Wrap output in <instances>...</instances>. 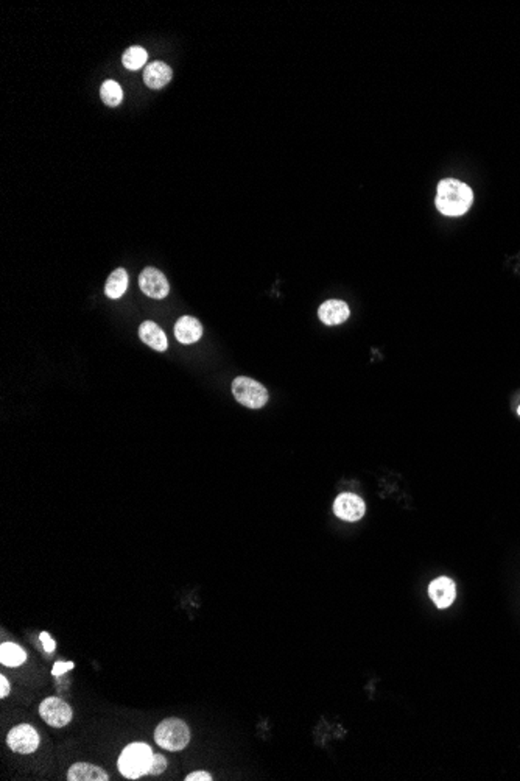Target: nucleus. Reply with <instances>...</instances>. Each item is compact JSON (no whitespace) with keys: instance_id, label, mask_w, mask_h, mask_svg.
<instances>
[{"instance_id":"obj_1","label":"nucleus","mask_w":520,"mask_h":781,"mask_svg":"<svg viewBox=\"0 0 520 781\" xmlns=\"http://www.w3.org/2000/svg\"><path fill=\"white\" fill-rule=\"evenodd\" d=\"M474 202L472 189L463 181L454 178L442 179L438 184L437 208L441 214L449 217L463 216L471 208Z\"/></svg>"},{"instance_id":"obj_2","label":"nucleus","mask_w":520,"mask_h":781,"mask_svg":"<svg viewBox=\"0 0 520 781\" xmlns=\"http://www.w3.org/2000/svg\"><path fill=\"white\" fill-rule=\"evenodd\" d=\"M153 750L145 742H133L123 749L121 758H118V770L121 774L130 780H136L142 775L150 774Z\"/></svg>"},{"instance_id":"obj_3","label":"nucleus","mask_w":520,"mask_h":781,"mask_svg":"<svg viewBox=\"0 0 520 781\" xmlns=\"http://www.w3.org/2000/svg\"><path fill=\"white\" fill-rule=\"evenodd\" d=\"M155 741L159 747L170 750V752H180L187 747V744L190 741V730L184 720L170 717L162 720V722L156 727L155 730Z\"/></svg>"},{"instance_id":"obj_4","label":"nucleus","mask_w":520,"mask_h":781,"mask_svg":"<svg viewBox=\"0 0 520 781\" xmlns=\"http://www.w3.org/2000/svg\"><path fill=\"white\" fill-rule=\"evenodd\" d=\"M233 394L242 406L262 409L268 402V390L258 381L246 376H238L233 382Z\"/></svg>"},{"instance_id":"obj_5","label":"nucleus","mask_w":520,"mask_h":781,"mask_svg":"<svg viewBox=\"0 0 520 781\" xmlns=\"http://www.w3.org/2000/svg\"><path fill=\"white\" fill-rule=\"evenodd\" d=\"M39 715L42 720L50 727L63 728L72 720V708L59 697H47L39 705Z\"/></svg>"},{"instance_id":"obj_6","label":"nucleus","mask_w":520,"mask_h":781,"mask_svg":"<svg viewBox=\"0 0 520 781\" xmlns=\"http://www.w3.org/2000/svg\"><path fill=\"white\" fill-rule=\"evenodd\" d=\"M6 742L13 752L29 755L38 749L39 735L31 725L22 724L11 728L6 736Z\"/></svg>"},{"instance_id":"obj_7","label":"nucleus","mask_w":520,"mask_h":781,"mask_svg":"<svg viewBox=\"0 0 520 781\" xmlns=\"http://www.w3.org/2000/svg\"><path fill=\"white\" fill-rule=\"evenodd\" d=\"M139 286L145 295L155 299L165 298L170 292L165 274L155 267H147L141 273Z\"/></svg>"},{"instance_id":"obj_8","label":"nucleus","mask_w":520,"mask_h":781,"mask_svg":"<svg viewBox=\"0 0 520 781\" xmlns=\"http://www.w3.org/2000/svg\"><path fill=\"white\" fill-rule=\"evenodd\" d=\"M366 505L360 496L354 493H341L334 502V512L343 521H359L363 518Z\"/></svg>"},{"instance_id":"obj_9","label":"nucleus","mask_w":520,"mask_h":781,"mask_svg":"<svg viewBox=\"0 0 520 781\" xmlns=\"http://www.w3.org/2000/svg\"><path fill=\"white\" fill-rule=\"evenodd\" d=\"M429 596L438 608H447L457 597V585L449 577H439L433 580L429 587Z\"/></svg>"},{"instance_id":"obj_10","label":"nucleus","mask_w":520,"mask_h":781,"mask_svg":"<svg viewBox=\"0 0 520 781\" xmlns=\"http://www.w3.org/2000/svg\"><path fill=\"white\" fill-rule=\"evenodd\" d=\"M349 306L345 302L340 299H329V302L322 303L318 309L320 320L327 326H337L345 323L349 319Z\"/></svg>"},{"instance_id":"obj_11","label":"nucleus","mask_w":520,"mask_h":781,"mask_svg":"<svg viewBox=\"0 0 520 781\" xmlns=\"http://www.w3.org/2000/svg\"><path fill=\"white\" fill-rule=\"evenodd\" d=\"M203 336V326L201 323L190 315H184L175 324V337L178 342L184 343V345H190V343L198 342Z\"/></svg>"},{"instance_id":"obj_12","label":"nucleus","mask_w":520,"mask_h":781,"mask_svg":"<svg viewBox=\"0 0 520 781\" xmlns=\"http://www.w3.org/2000/svg\"><path fill=\"white\" fill-rule=\"evenodd\" d=\"M173 72L172 67H168L162 61H153L150 63L143 71V81L150 89H160L172 80Z\"/></svg>"},{"instance_id":"obj_13","label":"nucleus","mask_w":520,"mask_h":781,"mask_svg":"<svg viewBox=\"0 0 520 781\" xmlns=\"http://www.w3.org/2000/svg\"><path fill=\"white\" fill-rule=\"evenodd\" d=\"M139 337L145 345L159 351V353H164V351L168 348V340H167L165 332L162 331L155 322H143L139 328Z\"/></svg>"},{"instance_id":"obj_14","label":"nucleus","mask_w":520,"mask_h":781,"mask_svg":"<svg viewBox=\"0 0 520 781\" xmlns=\"http://www.w3.org/2000/svg\"><path fill=\"white\" fill-rule=\"evenodd\" d=\"M67 780L69 781H108L109 777L106 772L93 765H88V762H76L69 772H67Z\"/></svg>"},{"instance_id":"obj_15","label":"nucleus","mask_w":520,"mask_h":781,"mask_svg":"<svg viewBox=\"0 0 520 781\" xmlns=\"http://www.w3.org/2000/svg\"><path fill=\"white\" fill-rule=\"evenodd\" d=\"M128 289V273L125 269H117L109 274L105 286V294L111 299L121 298Z\"/></svg>"},{"instance_id":"obj_16","label":"nucleus","mask_w":520,"mask_h":781,"mask_svg":"<svg viewBox=\"0 0 520 781\" xmlns=\"http://www.w3.org/2000/svg\"><path fill=\"white\" fill-rule=\"evenodd\" d=\"M25 660H27V654H25L22 647L14 645V642H4V645L0 646V663H2L4 666H8V667L21 666Z\"/></svg>"},{"instance_id":"obj_17","label":"nucleus","mask_w":520,"mask_h":781,"mask_svg":"<svg viewBox=\"0 0 520 781\" xmlns=\"http://www.w3.org/2000/svg\"><path fill=\"white\" fill-rule=\"evenodd\" d=\"M100 96L106 106H113V108L118 106L123 100L122 86L114 80H106L103 84H101Z\"/></svg>"},{"instance_id":"obj_18","label":"nucleus","mask_w":520,"mask_h":781,"mask_svg":"<svg viewBox=\"0 0 520 781\" xmlns=\"http://www.w3.org/2000/svg\"><path fill=\"white\" fill-rule=\"evenodd\" d=\"M147 59H148L147 50L139 46H133L130 49H126V51L122 56V63L126 69H130V71H138V69L147 64Z\"/></svg>"},{"instance_id":"obj_19","label":"nucleus","mask_w":520,"mask_h":781,"mask_svg":"<svg viewBox=\"0 0 520 781\" xmlns=\"http://www.w3.org/2000/svg\"><path fill=\"white\" fill-rule=\"evenodd\" d=\"M165 769H167V760H165V757H162V755H159V753L153 755V761H151V767H150V775H160L162 772H164Z\"/></svg>"},{"instance_id":"obj_20","label":"nucleus","mask_w":520,"mask_h":781,"mask_svg":"<svg viewBox=\"0 0 520 781\" xmlns=\"http://www.w3.org/2000/svg\"><path fill=\"white\" fill-rule=\"evenodd\" d=\"M39 638H41V642H42V647H44V650L47 652V654H52V652L56 647V642L52 640V637H50L47 632H42Z\"/></svg>"},{"instance_id":"obj_21","label":"nucleus","mask_w":520,"mask_h":781,"mask_svg":"<svg viewBox=\"0 0 520 781\" xmlns=\"http://www.w3.org/2000/svg\"><path fill=\"white\" fill-rule=\"evenodd\" d=\"M73 666H75V665H73L72 662H58V663H55V666H53V669H52V674H53L55 677L63 675L64 672H67V671H71V669H73Z\"/></svg>"},{"instance_id":"obj_22","label":"nucleus","mask_w":520,"mask_h":781,"mask_svg":"<svg viewBox=\"0 0 520 781\" xmlns=\"http://www.w3.org/2000/svg\"><path fill=\"white\" fill-rule=\"evenodd\" d=\"M184 780L185 781H210L212 777L210 774H208V772L198 770V772H192V774L187 775Z\"/></svg>"},{"instance_id":"obj_23","label":"nucleus","mask_w":520,"mask_h":781,"mask_svg":"<svg viewBox=\"0 0 520 781\" xmlns=\"http://www.w3.org/2000/svg\"><path fill=\"white\" fill-rule=\"evenodd\" d=\"M8 694H10V682H8V679L5 675L0 677V697H6Z\"/></svg>"},{"instance_id":"obj_24","label":"nucleus","mask_w":520,"mask_h":781,"mask_svg":"<svg viewBox=\"0 0 520 781\" xmlns=\"http://www.w3.org/2000/svg\"><path fill=\"white\" fill-rule=\"evenodd\" d=\"M517 412H519V415H520V406H519V410H517Z\"/></svg>"}]
</instances>
